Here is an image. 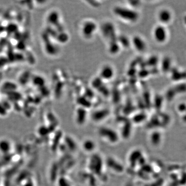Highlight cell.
<instances>
[{"instance_id":"obj_10","label":"cell","mask_w":186,"mask_h":186,"mask_svg":"<svg viewBox=\"0 0 186 186\" xmlns=\"http://www.w3.org/2000/svg\"><path fill=\"white\" fill-rule=\"evenodd\" d=\"M86 117V112L85 111V108L81 107L78 110L77 112V121L79 125H82L85 121Z\"/></svg>"},{"instance_id":"obj_13","label":"cell","mask_w":186,"mask_h":186,"mask_svg":"<svg viewBox=\"0 0 186 186\" xmlns=\"http://www.w3.org/2000/svg\"><path fill=\"white\" fill-rule=\"evenodd\" d=\"M160 139H161V136L159 133H153L152 135L150 136V142L152 143V144H153V145H158V144L160 143Z\"/></svg>"},{"instance_id":"obj_1","label":"cell","mask_w":186,"mask_h":186,"mask_svg":"<svg viewBox=\"0 0 186 186\" xmlns=\"http://www.w3.org/2000/svg\"><path fill=\"white\" fill-rule=\"evenodd\" d=\"M113 11L117 18L128 23H136L139 19V14L132 8L117 6L114 8Z\"/></svg>"},{"instance_id":"obj_11","label":"cell","mask_w":186,"mask_h":186,"mask_svg":"<svg viewBox=\"0 0 186 186\" xmlns=\"http://www.w3.org/2000/svg\"><path fill=\"white\" fill-rule=\"evenodd\" d=\"M121 47V46H120L117 40L111 41H110V44L109 46V50L110 52L112 53V54H116L120 50Z\"/></svg>"},{"instance_id":"obj_5","label":"cell","mask_w":186,"mask_h":186,"mask_svg":"<svg viewBox=\"0 0 186 186\" xmlns=\"http://www.w3.org/2000/svg\"><path fill=\"white\" fill-rule=\"evenodd\" d=\"M101 30L102 34L105 38L111 41L117 40V37L116 35V32L113 24L109 23H105L103 24Z\"/></svg>"},{"instance_id":"obj_6","label":"cell","mask_w":186,"mask_h":186,"mask_svg":"<svg viewBox=\"0 0 186 186\" xmlns=\"http://www.w3.org/2000/svg\"><path fill=\"white\" fill-rule=\"evenodd\" d=\"M131 44L136 50L139 52H143L146 50L147 45L145 41L142 37L136 35L133 37L131 41Z\"/></svg>"},{"instance_id":"obj_9","label":"cell","mask_w":186,"mask_h":186,"mask_svg":"<svg viewBox=\"0 0 186 186\" xmlns=\"http://www.w3.org/2000/svg\"><path fill=\"white\" fill-rule=\"evenodd\" d=\"M96 143L95 142L91 139H86L83 142L82 147L83 150L86 152H92L96 148Z\"/></svg>"},{"instance_id":"obj_2","label":"cell","mask_w":186,"mask_h":186,"mask_svg":"<svg viewBox=\"0 0 186 186\" xmlns=\"http://www.w3.org/2000/svg\"><path fill=\"white\" fill-rule=\"evenodd\" d=\"M97 28V24L94 21H85L81 26V33L86 39H91L96 32Z\"/></svg>"},{"instance_id":"obj_8","label":"cell","mask_w":186,"mask_h":186,"mask_svg":"<svg viewBox=\"0 0 186 186\" xmlns=\"http://www.w3.org/2000/svg\"><path fill=\"white\" fill-rule=\"evenodd\" d=\"M158 18L162 24H166L171 20L172 14L167 9H162L158 13Z\"/></svg>"},{"instance_id":"obj_4","label":"cell","mask_w":186,"mask_h":186,"mask_svg":"<svg viewBox=\"0 0 186 186\" xmlns=\"http://www.w3.org/2000/svg\"><path fill=\"white\" fill-rule=\"evenodd\" d=\"M153 36L155 41L159 43H163L168 37V33L163 25H159L154 28Z\"/></svg>"},{"instance_id":"obj_14","label":"cell","mask_w":186,"mask_h":186,"mask_svg":"<svg viewBox=\"0 0 186 186\" xmlns=\"http://www.w3.org/2000/svg\"><path fill=\"white\" fill-rule=\"evenodd\" d=\"M117 41L121 46L128 47L131 44V41H129L127 37L125 36H121L119 39H117Z\"/></svg>"},{"instance_id":"obj_12","label":"cell","mask_w":186,"mask_h":186,"mask_svg":"<svg viewBox=\"0 0 186 186\" xmlns=\"http://www.w3.org/2000/svg\"><path fill=\"white\" fill-rule=\"evenodd\" d=\"M109 112L107 110H100L98 111L95 112L93 114V119H95L94 121H101V119H103L107 116Z\"/></svg>"},{"instance_id":"obj_3","label":"cell","mask_w":186,"mask_h":186,"mask_svg":"<svg viewBox=\"0 0 186 186\" xmlns=\"http://www.w3.org/2000/svg\"><path fill=\"white\" fill-rule=\"evenodd\" d=\"M98 134L102 139L106 140L105 141L108 142L110 143H116L117 142L110 136L114 138H118L116 132L109 128H101L98 130Z\"/></svg>"},{"instance_id":"obj_7","label":"cell","mask_w":186,"mask_h":186,"mask_svg":"<svg viewBox=\"0 0 186 186\" xmlns=\"http://www.w3.org/2000/svg\"><path fill=\"white\" fill-rule=\"evenodd\" d=\"M115 71L113 67L110 65H105L101 67L99 72L100 79L105 80H109L113 78Z\"/></svg>"}]
</instances>
